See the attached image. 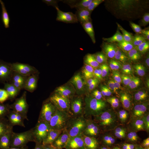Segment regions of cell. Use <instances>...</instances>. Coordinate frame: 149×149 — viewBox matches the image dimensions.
Returning <instances> with one entry per match:
<instances>
[{
	"mask_svg": "<svg viewBox=\"0 0 149 149\" xmlns=\"http://www.w3.org/2000/svg\"><path fill=\"white\" fill-rule=\"evenodd\" d=\"M76 145H74V146H72V147H70V148H67V149H76V146H75Z\"/></svg>",
	"mask_w": 149,
	"mask_h": 149,
	"instance_id": "obj_8",
	"label": "cell"
},
{
	"mask_svg": "<svg viewBox=\"0 0 149 149\" xmlns=\"http://www.w3.org/2000/svg\"><path fill=\"white\" fill-rule=\"evenodd\" d=\"M143 16H149V1H136L129 2Z\"/></svg>",
	"mask_w": 149,
	"mask_h": 149,
	"instance_id": "obj_6",
	"label": "cell"
},
{
	"mask_svg": "<svg viewBox=\"0 0 149 149\" xmlns=\"http://www.w3.org/2000/svg\"><path fill=\"white\" fill-rule=\"evenodd\" d=\"M86 3L91 6L95 11H102L111 15L116 13V6L118 1L109 0H87L85 1Z\"/></svg>",
	"mask_w": 149,
	"mask_h": 149,
	"instance_id": "obj_5",
	"label": "cell"
},
{
	"mask_svg": "<svg viewBox=\"0 0 149 149\" xmlns=\"http://www.w3.org/2000/svg\"><path fill=\"white\" fill-rule=\"evenodd\" d=\"M21 133L27 144L41 149H65L76 145L69 134L56 128L32 125L21 128Z\"/></svg>",
	"mask_w": 149,
	"mask_h": 149,
	"instance_id": "obj_1",
	"label": "cell"
},
{
	"mask_svg": "<svg viewBox=\"0 0 149 149\" xmlns=\"http://www.w3.org/2000/svg\"><path fill=\"white\" fill-rule=\"evenodd\" d=\"M26 145L21 128L0 127V149H25Z\"/></svg>",
	"mask_w": 149,
	"mask_h": 149,
	"instance_id": "obj_4",
	"label": "cell"
},
{
	"mask_svg": "<svg viewBox=\"0 0 149 149\" xmlns=\"http://www.w3.org/2000/svg\"><path fill=\"white\" fill-rule=\"evenodd\" d=\"M0 6L2 9L4 17V36L6 44L10 54L12 56H15L18 54L19 36L8 6L1 0H0Z\"/></svg>",
	"mask_w": 149,
	"mask_h": 149,
	"instance_id": "obj_3",
	"label": "cell"
},
{
	"mask_svg": "<svg viewBox=\"0 0 149 149\" xmlns=\"http://www.w3.org/2000/svg\"><path fill=\"white\" fill-rule=\"evenodd\" d=\"M110 16L114 22L113 42L133 47H149V28L141 24H131L122 21L117 14Z\"/></svg>",
	"mask_w": 149,
	"mask_h": 149,
	"instance_id": "obj_2",
	"label": "cell"
},
{
	"mask_svg": "<svg viewBox=\"0 0 149 149\" xmlns=\"http://www.w3.org/2000/svg\"><path fill=\"white\" fill-rule=\"evenodd\" d=\"M41 149L38 147H36L35 146H33L32 145H30V144H27L26 145V149Z\"/></svg>",
	"mask_w": 149,
	"mask_h": 149,
	"instance_id": "obj_7",
	"label": "cell"
}]
</instances>
